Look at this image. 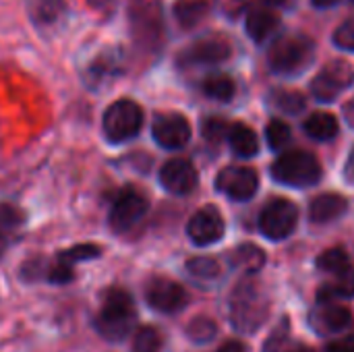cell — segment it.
Segmentation results:
<instances>
[{"label": "cell", "instance_id": "cell-1", "mask_svg": "<svg viewBox=\"0 0 354 352\" xmlns=\"http://www.w3.org/2000/svg\"><path fill=\"white\" fill-rule=\"evenodd\" d=\"M268 313L270 301L259 284L247 280L236 286L230 297V322L239 332L251 334L259 330L261 324L268 319Z\"/></svg>", "mask_w": 354, "mask_h": 352}, {"label": "cell", "instance_id": "cell-2", "mask_svg": "<svg viewBox=\"0 0 354 352\" xmlns=\"http://www.w3.org/2000/svg\"><path fill=\"white\" fill-rule=\"evenodd\" d=\"M135 324L133 299L122 288H110L104 297V307L95 317V330L102 338L116 342L131 334Z\"/></svg>", "mask_w": 354, "mask_h": 352}, {"label": "cell", "instance_id": "cell-3", "mask_svg": "<svg viewBox=\"0 0 354 352\" xmlns=\"http://www.w3.org/2000/svg\"><path fill=\"white\" fill-rule=\"evenodd\" d=\"M272 176L288 187H311L322 178V164L313 154L305 149H292L284 151L272 164Z\"/></svg>", "mask_w": 354, "mask_h": 352}, {"label": "cell", "instance_id": "cell-4", "mask_svg": "<svg viewBox=\"0 0 354 352\" xmlns=\"http://www.w3.org/2000/svg\"><path fill=\"white\" fill-rule=\"evenodd\" d=\"M313 41L305 35H282L274 39L268 52V60L274 73L278 75H295L309 66L313 60Z\"/></svg>", "mask_w": 354, "mask_h": 352}, {"label": "cell", "instance_id": "cell-5", "mask_svg": "<svg viewBox=\"0 0 354 352\" xmlns=\"http://www.w3.org/2000/svg\"><path fill=\"white\" fill-rule=\"evenodd\" d=\"M104 135L112 143H124L133 139L143 127V110L133 100H118L104 112Z\"/></svg>", "mask_w": 354, "mask_h": 352}, {"label": "cell", "instance_id": "cell-6", "mask_svg": "<svg viewBox=\"0 0 354 352\" xmlns=\"http://www.w3.org/2000/svg\"><path fill=\"white\" fill-rule=\"evenodd\" d=\"M299 222V210L284 197L272 199L259 216V230L270 241H284L292 234Z\"/></svg>", "mask_w": 354, "mask_h": 352}, {"label": "cell", "instance_id": "cell-7", "mask_svg": "<svg viewBox=\"0 0 354 352\" xmlns=\"http://www.w3.org/2000/svg\"><path fill=\"white\" fill-rule=\"evenodd\" d=\"M354 83V66L346 60H330L311 81V93L319 102H334Z\"/></svg>", "mask_w": 354, "mask_h": 352}, {"label": "cell", "instance_id": "cell-8", "mask_svg": "<svg viewBox=\"0 0 354 352\" xmlns=\"http://www.w3.org/2000/svg\"><path fill=\"white\" fill-rule=\"evenodd\" d=\"M149 210V201L147 197L135 189V187H124L116 193L114 201H112V210H110V226L116 232H127L131 230L137 222H141V218L147 214Z\"/></svg>", "mask_w": 354, "mask_h": 352}, {"label": "cell", "instance_id": "cell-9", "mask_svg": "<svg viewBox=\"0 0 354 352\" xmlns=\"http://www.w3.org/2000/svg\"><path fill=\"white\" fill-rule=\"evenodd\" d=\"M216 187L234 201H249L259 189V176L249 166H228L218 174Z\"/></svg>", "mask_w": 354, "mask_h": 352}, {"label": "cell", "instance_id": "cell-10", "mask_svg": "<svg viewBox=\"0 0 354 352\" xmlns=\"http://www.w3.org/2000/svg\"><path fill=\"white\" fill-rule=\"evenodd\" d=\"M145 301L158 313H176L187 305V293L174 280L151 278L145 288Z\"/></svg>", "mask_w": 354, "mask_h": 352}, {"label": "cell", "instance_id": "cell-11", "mask_svg": "<svg viewBox=\"0 0 354 352\" xmlns=\"http://www.w3.org/2000/svg\"><path fill=\"white\" fill-rule=\"evenodd\" d=\"M151 133H153V139L160 147L180 149L191 139V124L183 114H176V112L158 114L153 124H151Z\"/></svg>", "mask_w": 354, "mask_h": 352}, {"label": "cell", "instance_id": "cell-12", "mask_svg": "<svg viewBox=\"0 0 354 352\" xmlns=\"http://www.w3.org/2000/svg\"><path fill=\"white\" fill-rule=\"evenodd\" d=\"M224 218L222 214L214 207H201L199 212H195L187 224V232L189 239L197 245V247H207L218 243L224 237Z\"/></svg>", "mask_w": 354, "mask_h": 352}, {"label": "cell", "instance_id": "cell-13", "mask_svg": "<svg viewBox=\"0 0 354 352\" xmlns=\"http://www.w3.org/2000/svg\"><path fill=\"white\" fill-rule=\"evenodd\" d=\"M232 48L222 35H207L191 44L180 54V64H218L230 56Z\"/></svg>", "mask_w": 354, "mask_h": 352}, {"label": "cell", "instance_id": "cell-14", "mask_svg": "<svg viewBox=\"0 0 354 352\" xmlns=\"http://www.w3.org/2000/svg\"><path fill=\"white\" fill-rule=\"evenodd\" d=\"M197 180H199V176H197L195 166L189 160H183V158L168 160L160 170V183L172 195H189V193H193L195 187H197Z\"/></svg>", "mask_w": 354, "mask_h": 352}, {"label": "cell", "instance_id": "cell-15", "mask_svg": "<svg viewBox=\"0 0 354 352\" xmlns=\"http://www.w3.org/2000/svg\"><path fill=\"white\" fill-rule=\"evenodd\" d=\"M351 322H353L351 311L336 303H319L311 313V328L319 336L340 334L351 326Z\"/></svg>", "mask_w": 354, "mask_h": 352}, {"label": "cell", "instance_id": "cell-16", "mask_svg": "<svg viewBox=\"0 0 354 352\" xmlns=\"http://www.w3.org/2000/svg\"><path fill=\"white\" fill-rule=\"evenodd\" d=\"M346 207H348V203L342 195L324 193L311 201L309 216H311V222H315V224H328V222L338 220L346 212Z\"/></svg>", "mask_w": 354, "mask_h": 352}, {"label": "cell", "instance_id": "cell-17", "mask_svg": "<svg viewBox=\"0 0 354 352\" xmlns=\"http://www.w3.org/2000/svg\"><path fill=\"white\" fill-rule=\"evenodd\" d=\"M278 25L280 17L272 8H255L247 15V33L257 44L266 41Z\"/></svg>", "mask_w": 354, "mask_h": 352}, {"label": "cell", "instance_id": "cell-18", "mask_svg": "<svg viewBox=\"0 0 354 352\" xmlns=\"http://www.w3.org/2000/svg\"><path fill=\"white\" fill-rule=\"evenodd\" d=\"M228 143L232 147V151L241 158H253L259 151V139L255 135V131L243 122H234L230 124L228 131Z\"/></svg>", "mask_w": 354, "mask_h": 352}, {"label": "cell", "instance_id": "cell-19", "mask_svg": "<svg viewBox=\"0 0 354 352\" xmlns=\"http://www.w3.org/2000/svg\"><path fill=\"white\" fill-rule=\"evenodd\" d=\"M346 297H354V268L332 276V282L324 284L319 290V303H336Z\"/></svg>", "mask_w": 354, "mask_h": 352}, {"label": "cell", "instance_id": "cell-20", "mask_svg": "<svg viewBox=\"0 0 354 352\" xmlns=\"http://www.w3.org/2000/svg\"><path fill=\"white\" fill-rule=\"evenodd\" d=\"M303 127L305 133L315 141H330L338 135V120L330 112H313Z\"/></svg>", "mask_w": 354, "mask_h": 352}, {"label": "cell", "instance_id": "cell-21", "mask_svg": "<svg viewBox=\"0 0 354 352\" xmlns=\"http://www.w3.org/2000/svg\"><path fill=\"white\" fill-rule=\"evenodd\" d=\"M207 12H209L207 0H176L174 4V17L185 29L199 25Z\"/></svg>", "mask_w": 354, "mask_h": 352}, {"label": "cell", "instance_id": "cell-22", "mask_svg": "<svg viewBox=\"0 0 354 352\" xmlns=\"http://www.w3.org/2000/svg\"><path fill=\"white\" fill-rule=\"evenodd\" d=\"M263 263H266V253L253 243H245L232 251V266L247 274L259 272L263 268Z\"/></svg>", "mask_w": 354, "mask_h": 352}, {"label": "cell", "instance_id": "cell-23", "mask_svg": "<svg viewBox=\"0 0 354 352\" xmlns=\"http://www.w3.org/2000/svg\"><path fill=\"white\" fill-rule=\"evenodd\" d=\"M236 85L228 75H209L203 81V93L218 102H230L234 98Z\"/></svg>", "mask_w": 354, "mask_h": 352}, {"label": "cell", "instance_id": "cell-24", "mask_svg": "<svg viewBox=\"0 0 354 352\" xmlns=\"http://www.w3.org/2000/svg\"><path fill=\"white\" fill-rule=\"evenodd\" d=\"M317 268L326 274L336 276V274H342L344 270L353 268V263H351V257L344 249H330L317 257Z\"/></svg>", "mask_w": 354, "mask_h": 352}, {"label": "cell", "instance_id": "cell-25", "mask_svg": "<svg viewBox=\"0 0 354 352\" xmlns=\"http://www.w3.org/2000/svg\"><path fill=\"white\" fill-rule=\"evenodd\" d=\"M25 222L23 212L12 203H0V239L17 232Z\"/></svg>", "mask_w": 354, "mask_h": 352}, {"label": "cell", "instance_id": "cell-26", "mask_svg": "<svg viewBox=\"0 0 354 352\" xmlns=\"http://www.w3.org/2000/svg\"><path fill=\"white\" fill-rule=\"evenodd\" d=\"M162 334L151 326H141L133 338V352H160Z\"/></svg>", "mask_w": 354, "mask_h": 352}, {"label": "cell", "instance_id": "cell-27", "mask_svg": "<svg viewBox=\"0 0 354 352\" xmlns=\"http://www.w3.org/2000/svg\"><path fill=\"white\" fill-rule=\"evenodd\" d=\"M102 255V249L97 245H77V247H71L66 251H60L58 253V261H62L64 266L73 268L75 263L79 261H87V259H95Z\"/></svg>", "mask_w": 354, "mask_h": 352}, {"label": "cell", "instance_id": "cell-28", "mask_svg": "<svg viewBox=\"0 0 354 352\" xmlns=\"http://www.w3.org/2000/svg\"><path fill=\"white\" fill-rule=\"evenodd\" d=\"M187 272L197 280H214L220 276V263L212 257H193L187 261Z\"/></svg>", "mask_w": 354, "mask_h": 352}, {"label": "cell", "instance_id": "cell-29", "mask_svg": "<svg viewBox=\"0 0 354 352\" xmlns=\"http://www.w3.org/2000/svg\"><path fill=\"white\" fill-rule=\"evenodd\" d=\"M266 137H268V143L272 149L280 151L288 145L292 133H290V127L284 122V120H272L266 129Z\"/></svg>", "mask_w": 354, "mask_h": 352}, {"label": "cell", "instance_id": "cell-30", "mask_svg": "<svg viewBox=\"0 0 354 352\" xmlns=\"http://www.w3.org/2000/svg\"><path fill=\"white\" fill-rule=\"evenodd\" d=\"M274 104H276L282 112H286V114H299V112L305 108L307 100H305V95L299 93V91H288V89H284V91H276Z\"/></svg>", "mask_w": 354, "mask_h": 352}, {"label": "cell", "instance_id": "cell-31", "mask_svg": "<svg viewBox=\"0 0 354 352\" xmlns=\"http://www.w3.org/2000/svg\"><path fill=\"white\" fill-rule=\"evenodd\" d=\"M187 332H189V338L193 342L203 344V342H209L216 336V324L212 319H207V317H197V319L191 322Z\"/></svg>", "mask_w": 354, "mask_h": 352}, {"label": "cell", "instance_id": "cell-32", "mask_svg": "<svg viewBox=\"0 0 354 352\" xmlns=\"http://www.w3.org/2000/svg\"><path fill=\"white\" fill-rule=\"evenodd\" d=\"M201 131H203V137H205L207 141H212V143H220L224 137H228L230 124H228L224 118H220V116H212V118L203 120Z\"/></svg>", "mask_w": 354, "mask_h": 352}, {"label": "cell", "instance_id": "cell-33", "mask_svg": "<svg viewBox=\"0 0 354 352\" xmlns=\"http://www.w3.org/2000/svg\"><path fill=\"white\" fill-rule=\"evenodd\" d=\"M334 44L342 50L354 52V17L346 19L336 31H334Z\"/></svg>", "mask_w": 354, "mask_h": 352}, {"label": "cell", "instance_id": "cell-34", "mask_svg": "<svg viewBox=\"0 0 354 352\" xmlns=\"http://www.w3.org/2000/svg\"><path fill=\"white\" fill-rule=\"evenodd\" d=\"M60 6H62V0H37L35 12H37L39 17H44L46 21H50V19H54V15L60 10Z\"/></svg>", "mask_w": 354, "mask_h": 352}, {"label": "cell", "instance_id": "cell-35", "mask_svg": "<svg viewBox=\"0 0 354 352\" xmlns=\"http://www.w3.org/2000/svg\"><path fill=\"white\" fill-rule=\"evenodd\" d=\"M326 352H354V334L346 336V338H340L332 344H328Z\"/></svg>", "mask_w": 354, "mask_h": 352}, {"label": "cell", "instance_id": "cell-36", "mask_svg": "<svg viewBox=\"0 0 354 352\" xmlns=\"http://www.w3.org/2000/svg\"><path fill=\"white\" fill-rule=\"evenodd\" d=\"M218 352H247V349H245V344H241L239 340H228V342H224V344L220 346V351Z\"/></svg>", "mask_w": 354, "mask_h": 352}, {"label": "cell", "instance_id": "cell-37", "mask_svg": "<svg viewBox=\"0 0 354 352\" xmlns=\"http://www.w3.org/2000/svg\"><path fill=\"white\" fill-rule=\"evenodd\" d=\"M344 118H346V122L354 129V98L351 102H346V106H344Z\"/></svg>", "mask_w": 354, "mask_h": 352}, {"label": "cell", "instance_id": "cell-38", "mask_svg": "<svg viewBox=\"0 0 354 352\" xmlns=\"http://www.w3.org/2000/svg\"><path fill=\"white\" fill-rule=\"evenodd\" d=\"M346 178L354 183V149L353 154H351V158H348V164H346Z\"/></svg>", "mask_w": 354, "mask_h": 352}, {"label": "cell", "instance_id": "cell-39", "mask_svg": "<svg viewBox=\"0 0 354 352\" xmlns=\"http://www.w3.org/2000/svg\"><path fill=\"white\" fill-rule=\"evenodd\" d=\"M340 0H313V4L315 6H319V8H330V6H334V4H338Z\"/></svg>", "mask_w": 354, "mask_h": 352}]
</instances>
